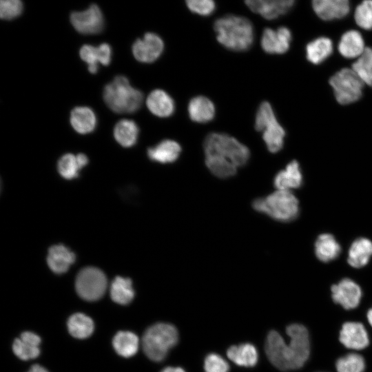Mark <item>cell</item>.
<instances>
[{"label":"cell","instance_id":"obj_1","mask_svg":"<svg viewBox=\"0 0 372 372\" xmlns=\"http://www.w3.org/2000/svg\"><path fill=\"white\" fill-rule=\"evenodd\" d=\"M290 338L286 344L282 335L276 331L268 333L265 349L271 363L283 371L296 370L301 368L309 358L310 341L307 328L300 324H292L286 329Z\"/></svg>","mask_w":372,"mask_h":372},{"label":"cell","instance_id":"obj_2","mask_svg":"<svg viewBox=\"0 0 372 372\" xmlns=\"http://www.w3.org/2000/svg\"><path fill=\"white\" fill-rule=\"evenodd\" d=\"M218 41L225 48L236 51H247L254 41V28L246 17L227 14L217 19L214 24Z\"/></svg>","mask_w":372,"mask_h":372},{"label":"cell","instance_id":"obj_3","mask_svg":"<svg viewBox=\"0 0 372 372\" xmlns=\"http://www.w3.org/2000/svg\"><path fill=\"white\" fill-rule=\"evenodd\" d=\"M203 148L205 156L231 163L237 167L247 165L250 158L246 145L225 133L209 134L204 140Z\"/></svg>","mask_w":372,"mask_h":372},{"label":"cell","instance_id":"obj_4","mask_svg":"<svg viewBox=\"0 0 372 372\" xmlns=\"http://www.w3.org/2000/svg\"><path fill=\"white\" fill-rule=\"evenodd\" d=\"M103 99L114 112L132 113L141 106L143 95L139 90L130 84L127 77L119 75L105 86Z\"/></svg>","mask_w":372,"mask_h":372},{"label":"cell","instance_id":"obj_5","mask_svg":"<svg viewBox=\"0 0 372 372\" xmlns=\"http://www.w3.org/2000/svg\"><path fill=\"white\" fill-rule=\"evenodd\" d=\"M252 206L258 212L282 222L294 220L299 212L297 198L287 190L277 189L266 197L256 198Z\"/></svg>","mask_w":372,"mask_h":372},{"label":"cell","instance_id":"obj_6","mask_svg":"<svg viewBox=\"0 0 372 372\" xmlns=\"http://www.w3.org/2000/svg\"><path fill=\"white\" fill-rule=\"evenodd\" d=\"M178 341L176 328L171 324L159 322L149 327L142 339L143 349L148 358L155 362L165 359L168 351Z\"/></svg>","mask_w":372,"mask_h":372},{"label":"cell","instance_id":"obj_7","mask_svg":"<svg viewBox=\"0 0 372 372\" xmlns=\"http://www.w3.org/2000/svg\"><path fill=\"white\" fill-rule=\"evenodd\" d=\"M254 127L256 131L262 132V139L270 152L276 153L282 148L285 131L278 123L269 102L263 101L260 104L256 114Z\"/></svg>","mask_w":372,"mask_h":372},{"label":"cell","instance_id":"obj_8","mask_svg":"<svg viewBox=\"0 0 372 372\" xmlns=\"http://www.w3.org/2000/svg\"><path fill=\"white\" fill-rule=\"evenodd\" d=\"M337 101L349 105L358 101L364 83L352 68H344L337 72L329 80Z\"/></svg>","mask_w":372,"mask_h":372},{"label":"cell","instance_id":"obj_9","mask_svg":"<svg viewBox=\"0 0 372 372\" xmlns=\"http://www.w3.org/2000/svg\"><path fill=\"white\" fill-rule=\"evenodd\" d=\"M107 284L106 276L101 270L89 267L79 271L75 287L81 298L87 301H94L103 296Z\"/></svg>","mask_w":372,"mask_h":372},{"label":"cell","instance_id":"obj_10","mask_svg":"<svg viewBox=\"0 0 372 372\" xmlns=\"http://www.w3.org/2000/svg\"><path fill=\"white\" fill-rule=\"evenodd\" d=\"M73 27L82 34H96L104 28V19L99 7L92 4L83 11H75L70 14Z\"/></svg>","mask_w":372,"mask_h":372},{"label":"cell","instance_id":"obj_11","mask_svg":"<svg viewBox=\"0 0 372 372\" xmlns=\"http://www.w3.org/2000/svg\"><path fill=\"white\" fill-rule=\"evenodd\" d=\"M164 48V42L159 35L147 32L143 38L137 39L134 42L132 53L137 61L149 63L161 56Z\"/></svg>","mask_w":372,"mask_h":372},{"label":"cell","instance_id":"obj_12","mask_svg":"<svg viewBox=\"0 0 372 372\" xmlns=\"http://www.w3.org/2000/svg\"><path fill=\"white\" fill-rule=\"evenodd\" d=\"M292 39L290 30L284 26L276 30L265 28L261 37V47L262 50L271 54H282L289 48Z\"/></svg>","mask_w":372,"mask_h":372},{"label":"cell","instance_id":"obj_13","mask_svg":"<svg viewBox=\"0 0 372 372\" xmlns=\"http://www.w3.org/2000/svg\"><path fill=\"white\" fill-rule=\"evenodd\" d=\"M331 289L334 302L340 304L344 309H352L358 306L362 290L353 280L344 278L338 284L332 285Z\"/></svg>","mask_w":372,"mask_h":372},{"label":"cell","instance_id":"obj_14","mask_svg":"<svg viewBox=\"0 0 372 372\" xmlns=\"http://www.w3.org/2000/svg\"><path fill=\"white\" fill-rule=\"evenodd\" d=\"M293 0H247V7L253 12L268 20L285 14L293 6Z\"/></svg>","mask_w":372,"mask_h":372},{"label":"cell","instance_id":"obj_15","mask_svg":"<svg viewBox=\"0 0 372 372\" xmlns=\"http://www.w3.org/2000/svg\"><path fill=\"white\" fill-rule=\"evenodd\" d=\"M340 342L348 349L361 350L369 344L367 331L364 325L358 322H347L340 331Z\"/></svg>","mask_w":372,"mask_h":372},{"label":"cell","instance_id":"obj_16","mask_svg":"<svg viewBox=\"0 0 372 372\" xmlns=\"http://www.w3.org/2000/svg\"><path fill=\"white\" fill-rule=\"evenodd\" d=\"M312 8L317 16L324 21L342 19L350 11L347 0H314Z\"/></svg>","mask_w":372,"mask_h":372},{"label":"cell","instance_id":"obj_17","mask_svg":"<svg viewBox=\"0 0 372 372\" xmlns=\"http://www.w3.org/2000/svg\"><path fill=\"white\" fill-rule=\"evenodd\" d=\"M79 54L81 59L87 63L89 72L94 74L99 69L98 62L104 65L110 64L112 50L110 45L106 43L97 47L86 44L81 48Z\"/></svg>","mask_w":372,"mask_h":372},{"label":"cell","instance_id":"obj_18","mask_svg":"<svg viewBox=\"0 0 372 372\" xmlns=\"http://www.w3.org/2000/svg\"><path fill=\"white\" fill-rule=\"evenodd\" d=\"M146 105L154 115L161 118L172 116L176 109L175 102L172 96L161 89H156L149 94Z\"/></svg>","mask_w":372,"mask_h":372},{"label":"cell","instance_id":"obj_19","mask_svg":"<svg viewBox=\"0 0 372 372\" xmlns=\"http://www.w3.org/2000/svg\"><path fill=\"white\" fill-rule=\"evenodd\" d=\"M190 119L196 123H205L212 121L215 116L216 109L214 103L204 96L193 97L187 106Z\"/></svg>","mask_w":372,"mask_h":372},{"label":"cell","instance_id":"obj_20","mask_svg":"<svg viewBox=\"0 0 372 372\" xmlns=\"http://www.w3.org/2000/svg\"><path fill=\"white\" fill-rule=\"evenodd\" d=\"M40 337L30 331L21 333L20 338L14 340L12 349L14 354L23 360L34 359L40 353Z\"/></svg>","mask_w":372,"mask_h":372},{"label":"cell","instance_id":"obj_21","mask_svg":"<svg viewBox=\"0 0 372 372\" xmlns=\"http://www.w3.org/2000/svg\"><path fill=\"white\" fill-rule=\"evenodd\" d=\"M181 146L174 140L166 139L147 149L149 159L163 164L175 162L181 153Z\"/></svg>","mask_w":372,"mask_h":372},{"label":"cell","instance_id":"obj_22","mask_svg":"<svg viewBox=\"0 0 372 372\" xmlns=\"http://www.w3.org/2000/svg\"><path fill=\"white\" fill-rule=\"evenodd\" d=\"M302 183V174L298 163L292 161L285 169L278 172L274 178V186L279 190L290 191L300 187Z\"/></svg>","mask_w":372,"mask_h":372},{"label":"cell","instance_id":"obj_23","mask_svg":"<svg viewBox=\"0 0 372 372\" xmlns=\"http://www.w3.org/2000/svg\"><path fill=\"white\" fill-rule=\"evenodd\" d=\"M75 259L74 254L62 245L52 246L48 249L47 263L50 269L56 273L66 272Z\"/></svg>","mask_w":372,"mask_h":372},{"label":"cell","instance_id":"obj_24","mask_svg":"<svg viewBox=\"0 0 372 372\" xmlns=\"http://www.w3.org/2000/svg\"><path fill=\"white\" fill-rule=\"evenodd\" d=\"M340 54L347 59L359 58L366 48L364 39L360 32L351 30L344 32L338 43Z\"/></svg>","mask_w":372,"mask_h":372},{"label":"cell","instance_id":"obj_25","mask_svg":"<svg viewBox=\"0 0 372 372\" xmlns=\"http://www.w3.org/2000/svg\"><path fill=\"white\" fill-rule=\"evenodd\" d=\"M227 355L236 364L245 367L255 366L258 360V351L250 343L233 345L227 349Z\"/></svg>","mask_w":372,"mask_h":372},{"label":"cell","instance_id":"obj_26","mask_svg":"<svg viewBox=\"0 0 372 372\" xmlns=\"http://www.w3.org/2000/svg\"><path fill=\"white\" fill-rule=\"evenodd\" d=\"M372 256V242L366 238H359L351 244L347 261L353 267L360 268L366 265Z\"/></svg>","mask_w":372,"mask_h":372},{"label":"cell","instance_id":"obj_27","mask_svg":"<svg viewBox=\"0 0 372 372\" xmlns=\"http://www.w3.org/2000/svg\"><path fill=\"white\" fill-rule=\"evenodd\" d=\"M70 123L78 133L87 134L94 130L96 118L94 112L90 107H76L71 112Z\"/></svg>","mask_w":372,"mask_h":372},{"label":"cell","instance_id":"obj_28","mask_svg":"<svg viewBox=\"0 0 372 372\" xmlns=\"http://www.w3.org/2000/svg\"><path fill=\"white\" fill-rule=\"evenodd\" d=\"M341 247L334 236L330 234L320 235L315 243L317 258L324 262L335 260L340 254Z\"/></svg>","mask_w":372,"mask_h":372},{"label":"cell","instance_id":"obj_29","mask_svg":"<svg viewBox=\"0 0 372 372\" xmlns=\"http://www.w3.org/2000/svg\"><path fill=\"white\" fill-rule=\"evenodd\" d=\"M333 52L331 40L325 37H318L306 46V56L313 64L318 65L325 61Z\"/></svg>","mask_w":372,"mask_h":372},{"label":"cell","instance_id":"obj_30","mask_svg":"<svg viewBox=\"0 0 372 372\" xmlns=\"http://www.w3.org/2000/svg\"><path fill=\"white\" fill-rule=\"evenodd\" d=\"M138 132V127L136 123L129 119L119 121L114 128V136L116 141L125 147H132L136 143Z\"/></svg>","mask_w":372,"mask_h":372},{"label":"cell","instance_id":"obj_31","mask_svg":"<svg viewBox=\"0 0 372 372\" xmlns=\"http://www.w3.org/2000/svg\"><path fill=\"white\" fill-rule=\"evenodd\" d=\"M138 338L130 331H119L114 337L112 344L118 354L125 358L134 355L138 349Z\"/></svg>","mask_w":372,"mask_h":372},{"label":"cell","instance_id":"obj_32","mask_svg":"<svg viewBox=\"0 0 372 372\" xmlns=\"http://www.w3.org/2000/svg\"><path fill=\"white\" fill-rule=\"evenodd\" d=\"M110 296L116 303L129 304L134 296L132 280L127 278L116 277L111 285Z\"/></svg>","mask_w":372,"mask_h":372},{"label":"cell","instance_id":"obj_33","mask_svg":"<svg viewBox=\"0 0 372 372\" xmlns=\"http://www.w3.org/2000/svg\"><path fill=\"white\" fill-rule=\"evenodd\" d=\"M68 329L73 337L84 339L93 333L94 322L90 317L83 313H74L68 319Z\"/></svg>","mask_w":372,"mask_h":372},{"label":"cell","instance_id":"obj_34","mask_svg":"<svg viewBox=\"0 0 372 372\" xmlns=\"http://www.w3.org/2000/svg\"><path fill=\"white\" fill-rule=\"evenodd\" d=\"M364 84L372 87V48H366L351 68Z\"/></svg>","mask_w":372,"mask_h":372},{"label":"cell","instance_id":"obj_35","mask_svg":"<svg viewBox=\"0 0 372 372\" xmlns=\"http://www.w3.org/2000/svg\"><path fill=\"white\" fill-rule=\"evenodd\" d=\"M337 372H364V358L355 353H349L338 359L335 363Z\"/></svg>","mask_w":372,"mask_h":372},{"label":"cell","instance_id":"obj_36","mask_svg":"<svg viewBox=\"0 0 372 372\" xmlns=\"http://www.w3.org/2000/svg\"><path fill=\"white\" fill-rule=\"evenodd\" d=\"M83 167L80 164L77 155L66 154L58 162V171L63 178L72 179L78 176V172Z\"/></svg>","mask_w":372,"mask_h":372},{"label":"cell","instance_id":"obj_37","mask_svg":"<svg viewBox=\"0 0 372 372\" xmlns=\"http://www.w3.org/2000/svg\"><path fill=\"white\" fill-rule=\"evenodd\" d=\"M356 24L362 29H372V0L363 1L359 4L354 12Z\"/></svg>","mask_w":372,"mask_h":372},{"label":"cell","instance_id":"obj_38","mask_svg":"<svg viewBox=\"0 0 372 372\" xmlns=\"http://www.w3.org/2000/svg\"><path fill=\"white\" fill-rule=\"evenodd\" d=\"M23 3L20 0H1L0 16L2 19H12L21 14Z\"/></svg>","mask_w":372,"mask_h":372},{"label":"cell","instance_id":"obj_39","mask_svg":"<svg viewBox=\"0 0 372 372\" xmlns=\"http://www.w3.org/2000/svg\"><path fill=\"white\" fill-rule=\"evenodd\" d=\"M205 372H228L229 366L227 362L217 353H210L205 359Z\"/></svg>","mask_w":372,"mask_h":372},{"label":"cell","instance_id":"obj_40","mask_svg":"<svg viewBox=\"0 0 372 372\" xmlns=\"http://www.w3.org/2000/svg\"><path fill=\"white\" fill-rule=\"evenodd\" d=\"M186 5L191 12L200 16L211 15L216 10V3L212 0H188Z\"/></svg>","mask_w":372,"mask_h":372},{"label":"cell","instance_id":"obj_41","mask_svg":"<svg viewBox=\"0 0 372 372\" xmlns=\"http://www.w3.org/2000/svg\"><path fill=\"white\" fill-rule=\"evenodd\" d=\"M161 372H185L181 367L167 366L163 369Z\"/></svg>","mask_w":372,"mask_h":372},{"label":"cell","instance_id":"obj_42","mask_svg":"<svg viewBox=\"0 0 372 372\" xmlns=\"http://www.w3.org/2000/svg\"><path fill=\"white\" fill-rule=\"evenodd\" d=\"M28 372H48L44 367L39 364L32 366Z\"/></svg>","mask_w":372,"mask_h":372},{"label":"cell","instance_id":"obj_43","mask_svg":"<svg viewBox=\"0 0 372 372\" xmlns=\"http://www.w3.org/2000/svg\"><path fill=\"white\" fill-rule=\"evenodd\" d=\"M367 320L370 325L372 327V308H371L366 314Z\"/></svg>","mask_w":372,"mask_h":372}]
</instances>
